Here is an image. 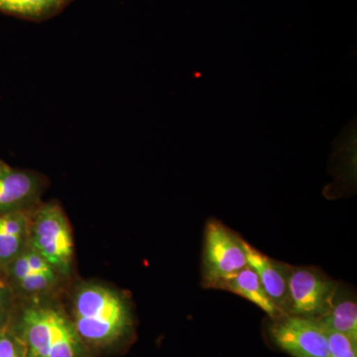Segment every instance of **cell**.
<instances>
[{"label": "cell", "instance_id": "cell-8", "mask_svg": "<svg viewBox=\"0 0 357 357\" xmlns=\"http://www.w3.org/2000/svg\"><path fill=\"white\" fill-rule=\"evenodd\" d=\"M32 211L0 213V270L1 272L14 258L20 255L21 251L27 245Z\"/></svg>", "mask_w": 357, "mask_h": 357}, {"label": "cell", "instance_id": "cell-10", "mask_svg": "<svg viewBox=\"0 0 357 357\" xmlns=\"http://www.w3.org/2000/svg\"><path fill=\"white\" fill-rule=\"evenodd\" d=\"M326 330L347 335L357 342V305L352 294L338 286L330 311L317 319Z\"/></svg>", "mask_w": 357, "mask_h": 357}, {"label": "cell", "instance_id": "cell-17", "mask_svg": "<svg viewBox=\"0 0 357 357\" xmlns=\"http://www.w3.org/2000/svg\"><path fill=\"white\" fill-rule=\"evenodd\" d=\"M0 283H6L3 280V275H2L1 270H0Z\"/></svg>", "mask_w": 357, "mask_h": 357}, {"label": "cell", "instance_id": "cell-14", "mask_svg": "<svg viewBox=\"0 0 357 357\" xmlns=\"http://www.w3.org/2000/svg\"><path fill=\"white\" fill-rule=\"evenodd\" d=\"M0 357H27L25 345L11 326L10 319L0 328Z\"/></svg>", "mask_w": 357, "mask_h": 357}, {"label": "cell", "instance_id": "cell-18", "mask_svg": "<svg viewBox=\"0 0 357 357\" xmlns=\"http://www.w3.org/2000/svg\"><path fill=\"white\" fill-rule=\"evenodd\" d=\"M2 162H3V161H2V160H1V159H0V163H2Z\"/></svg>", "mask_w": 357, "mask_h": 357}, {"label": "cell", "instance_id": "cell-6", "mask_svg": "<svg viewBox=\"0 0 357 357\" xmlns=\"http://www.w3.org/2000/svg\"><path fill=\"white\" fill-rule=\"evenodd\" d=\"M41 176L0 163V213L32 211L43 192Z\"/></svg>", "mask_w": 357, "mask_h": 357}, {"label": "cell", "instance_id": "cell-7", "mask_svg": "<svg viewBox=\"0 0 357 357\" xmlns=\"http://www.w3.org/2000/svg\"><path fill=\"white\" fill-rule=\"evenodd\" d=\"M246 260L259 277L265 292L284 316L289 314V275L291 266L277 261L244 241Z\"/></svg>", "mask_w": 357, "mask_h": 357}, {"label": "cell", "instance_id": "cell-1", "mask_svg": "<svg viewBox=\"0 0 357 357\" xmlns=\"http://www.w3.org/2000/svg\"><path fill=\"white\" fill-rule=\"evenodd\" d=\"M70 304V321L84 344L105 349L121 342L132 328L130 302L105 284H81L73 294Z\"/></svg>", "mask_w": 357, "mask_h": 357}, {"label": "cell", "instance_id": "cell-4", "mask_svg": "<svg viewBox=\"0 0 357 357\" xmlns=\"http://www.w3.org/2000/svg\"><path fill=\"white\" fill-rule=\"evenodd\" d=\"M337 281L314 267L291 266L289 314L319 319L330 311L338 288Z\"/></svg>", "mask_w": 357, "mask_h": 357}, {"label": "cell", "instance_id": "cell-16", "mask_svg": "<svg viewBox=\"0 0 357 357\" xmlns=\"http://www.w3.org/2000/svg\"><path fill=\"white\" fill-rule=\"evenodd\" d=\"M15 297L6 283H0V328L9 321Z\"/></svg>", "mask_w": 357, "mask_h": 357}, {"label": "cell", "instance_id": "cell-13", "mask_svg": "<svg viewBox=\"0 0 357 357\" xmlns=\"http://www.w3.org/2000/svg\"><path fill=\"white\" fill-rule=\"evenodd\" d=\"M60 276L31 273L9 287L16 299H34L50 293L57 285Z\"/></svg>", "mask_w": 357, "mask_h": 357}, {"label": "cell", "instance_id": "cell-2", "mask_svg": "<svg viewBox=\"0 0 357 357\" xmlns=\"http://www.w3.org/2000/svg\"><path fill=\"white\" fill-rule=\"evenodd\" d=\"M28 244L60 276H69L74 261V238L69 220L58 204H41L32 211Z\"/></svg>", "mask_w": 357, "mask_h": 357}, {"label": "cell", "instance_id": "cell-9", "mask_svg": "<svg viewBox=\"0 0 357 357\" xmlns=\"http://www.w3.org/2000/svg\"><path fill=\"white\" fill-rule=\"evenodd\" d=\"M220 290L229 291L248 300L266 312L273 321L284 317L280 310L265 292L258 275L248 265L229 280L225 281L220 286Z\"/></svg>", "mask_w": 357, "mask_h": 357}, {"label": "cell", "instance_id": "cell-11", "mask_svg": "<svg viewBox=\"0 0 357 357\" xmlns=\"http://www.w3.org/2000/svg\"><path fill=\"white\" fill-rule=\"evenodd\" d=\"M83 349L84 344L75 331L70 319L56 306L49 357H82Z\"/></svg>", "mask_w": 357, "mask_h": 357}, {"label": "cell", "instance_id": "cell-12", "mask_svg": "<svg viewBox=\"0 0 357 357\" xmlns=\"http://www.w3.org/2000/svg\"><path fill=\"white\" fill-rule=\"evenodd\" d=\"M72 0H0V13L32 21L48 20Z\"/></svg>", "mask_w": 357, "mask_h": 357}, {"label": "cell", "instance_id": "cell-5", "mask_svg": "<svg viewBox=\"0 0 357 357\" xmlns=\"http://www.w3.org/2000/svg\"><path fill=\"white\" fill-rule=\"evenodd\" d=\"M270 335L277 347L293 357H330L325 328L317 319L287 314L274 319Z\"/></svg>", "mask_w": 357, "mask_h": 357}, {"label": "cell", "instance_id": "cell-3", "mask_svg": "<svg viewBox=\"0 0 357 357\" xmlns=\"http://www.w3.org/2000/svg\"><path fill=\"white\" fill-rule=\"evenodd\" d=\"M248 265L243 239L220 220H208L204 227L202 263L204 287L220 289Z\"/></svg>", "mask_w": 357, "mask_h": 357}, {"label": "cell", "instance_id": "cell-15", "mask_svg": "<svg viewBox=\"0 0 357 357\" xmlns=\"http://www.w3.org/2000/svg\"><path fill=\"white\" fill-rule=\"evenodd\" d=\"M330 357H357V342L342 333L326 330Z\"/></svg>", "mask_w": 357, "mask_h": 357}]
</instances>
